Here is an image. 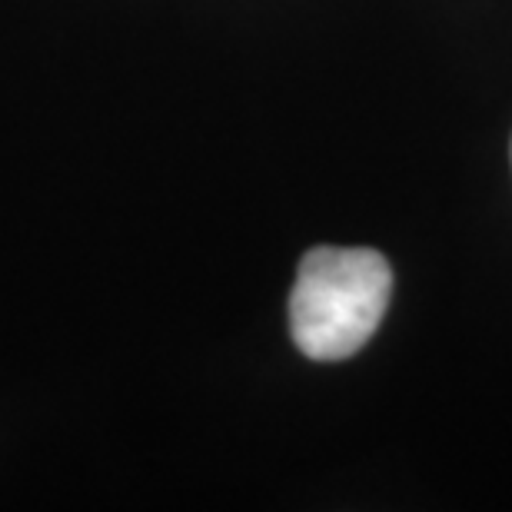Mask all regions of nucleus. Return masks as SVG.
<instances>
[{
    "label": "nucleus",
    "mask_w": 512,
    "mask_h": 512,
    "mask_svg": "<svg viewBox=\"0 0 512 512\" xmlns=\"http://www.w3.org/2000/svg\"><path fill=\"white\" fill-rule=\"evenodd\" d=\"M393 293L386 256L360 247H316L290 293V333L303 356L336 363L360 353L383 323Z\"/></svg>",
    "instance_id": "obj_1"
}]
</instances>
